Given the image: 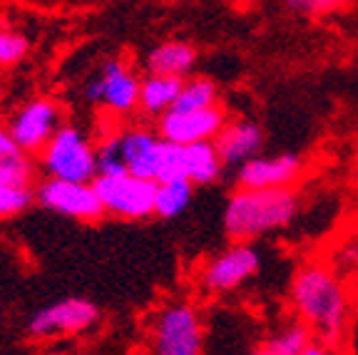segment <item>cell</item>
I'll list each match as a JSON object with an SVG mask.
<instances>
[{"instance_id": "obj_6", "label": "cell", "mask_w": 358, "mask_h": 355, "mask_svg": "<svg viewBox=\"0 0 358 355\" xmlns=\"http://www.w3.org/2000/svg\"><path fill=\"white\" fill-rule=\"evenodd\" d=\"M204 331L199 313L189 303H172L155 323V355H199Z\"/></svg>"}, {"instance_id": "obj_3", "label": "cell", "mask_w": 358, "mask_h": 355, "mask_svg": "<svg viewBox=\"0 0 358 355\" xmlns=\"http://www.w3.org/2000/svg\"><path fill=\"white\" fill-rule=\"evenodd\" d=\"M40 154L50 179L83 184H92L97 179V150L80 127L62 124Z\"/></svg>"}, {"instance_id": "obj_16", "label": "cell", "mask_w": 358, "mask_h": 355, "mask_svg": "<svg viewBox=\"0 0 358 355\" xmlns=\"http://www.w3.org/2000/svg\"><path fill=\"white\" fill-rule=\"evenodd\" d=\"M147 75H162V78L187 80L196 67L194 45L185 40H167V43L152 48L145 60Z\"/></svg>"}, {"instance_id": "obj_27", "label": "cell", "mask_w": 358, "mask_h": 355, "mask_svg": "<svg viewBox=\"0 0 358 355\" xmlns=\"http://www.w3.org/2000/svg\"><path fill=\"white\" fill-rule=\"evenodd\" d=\"M17 152H22V150H20V147H17L15 139H13L10 129L3 127V124H0V161H6L8 157L17 154Z\"/></svg>"}, {"instance_id": "obj_20", "label": "cell", "mask_w": 358, "mask_h": 355, "mask_svg": "<svg viewBox=\"0 0 358 355\" xmlns=\"http://www.w3.org/2000/svg\"><path fill=\"white\" fill-rule=\"evenodd\" d=\"M311 331L303 326L301 321L284 323L271 338H268L266 348L276 355H303L311 348Z\"/></svg>"}, {"instance_id": "obj_26", "label": "cell", "mask_w": 358, "mask_h": 355, "mask_svg": "<svg viewBox=\"0 0 358 355\" xmlns=\"http://www.w3.org/2000/svg\"><path fill=\"white\" fill-rule=\"evenodd\" d=\"M334 271H356L358 268V239H351L348 244H343L334 256Z\"/></svg>"}, {"instance_id": "obj_29", "label": "cell", "mask_w": 358, "mask_h": 355, "mask_svg": "<svg viewBox=\"0 0 358 355\" xmlns=\"http://www.w3.org/2000/svg\"><path fill=\"white\" fill-rule=\"evenodd\" d=\"M252 355H276V353H271L268 348H262V350H254Z\"/></svg>"}, {"instance_id": "obj_10", "label": "cell", "mask_w": 358, "mask_h": 355, "mask_svg": "<svg viewBox=\"0 0 358 355\" xmlns=\"http://www.w3.org/2000/svg\"><path fill=\"white\" fill-rule=\"evenodd\" d=\"M140 85L142 80H137V75L124 62L107 60L102 62L100 73L87 80L85 97L90 102L105 105L117 115H127L132 110H140Z\"/></svg>"}, {"instance_id": "obj_17", "label": "cell", "mask_w": 358, "mask_h": 355, "mask_svg": "<svg viewBox=\"0 0 358 355\" xmlns=\"http://www.w3.org/2000/svg\"><path fill=\"white\" fill-rule=\"evenodd\" d=\"M185 80L179 78H162V75H147L140 85V110L150 117H164L174 110L182 92Z\"/></svg>"}, {"instance_id": "obj_22", "label": "cell", "mask_w": 358, "mask_h": 355, "mask_svg": "<svg viewBox=\"0 0 358 355\" xmlns=\"http://www.w3.org/2000/svg\"><path fill=\"white\" fill-rule=\"evenodd\" d=\"M122 150H120V134L102 139L97 145V177H115V174H124Z\"/></svg>"}, {"instance_id": "obj_24", "label": "cell", "mask_w": 358, "mask_h": 355, "mask_svg": "<svg viewBox=\"0 0 358 355\" xmlns=\"http://www.w3.org/2000/svg\"><path fill=\"white\" fill-rule=\"evenodd\" d=\"M0 177L13 184L33 187V164L25 157V152H17V154L8 157L6 161H0Z\"/></svg>"}, {"instance_id": "obj_23", "label": "cell", "mask_w": 358, "mask_h": 355, "mask_svg": "<svg viewBox=\"0 0 358 355\" xmlns=\"http://www.w3.org/2000/svg\"><path fill=\"white\" fill-rule=\"evenodd\" d=\"M30 52V40L10 28H0V67L17 65Z\"/></svg>"}, {"instance_id": "obj_4", "label": "cell", "mask_w": 358, "mask_h": 355, "mask_svg": "<svg viewBox=\"0 0 358 355\" xmlns=\"http://www.w3.org/2000/svg\"><path fill=\"white\" fill-rule=\"evenodd\" d=\"M105 214L120 219H147L155 214L157 182L140 179L134 174H115V177H97L95 182Z\"/></svg>"}, {"instance_id": "obj_7", "label": "cell", "mask_w": 358, "mask_h": 355, "mask_svg": "<svg viewBox=\"0 0 358 355\" xmlns=\"http://www.w3.org/2000/svg\"><path fill=\"white\" fill-rule=\"evenodd\" d=\"M62 127V107L52 97H33L10 117L13 139L22 152H43Z\"/></svg>"}, {"instance_id": "obj_11", "label": "cell", "mask_w": 358, "mask_h": 355, "mask_svg": "<svg viewBox=\"0 0 358 355\" xmlns=\"http://www.w3.org/2000/svg\"><path fill=\"white\" fill-rule=\"evenodd\" d=\"M169 145V142H167ZM224 172V161L219 157L214 142L204 145H169L167 161H164V174L159 182L167 179H187L194 187H207L214 184Z\"/></svg>"}, {"instance_id": "obj_14", "label": "cell", "mask_w": 358, "mask_h": 355, "mask_svg": "<svg viewBox=\"0 0 358 355\" xmlns=\"http://www.w3.org/2000/svg\"><path fill=\"white\" fill-rule=\"evenodd\" d=\"M97 308L90 300L65 298L48 305L30 318V333L38 338H48L55 333H80L97 321Z\"/></svg>"}, {"instance_id": "obj_12", "label": "cell", "mask_w": 358, "mask_h": 355, "mask_svg": "<svg viewBox=\"0 0 358 355\" xmlns=\"http://www.w3.org/2000/svg\"><path fill=\"white\" fill-rule=\"evenodd\" d=\"M167 142L147 127H129L120 132V150H122L124 167L129 174L150 182H159L167 161Z\"/></svg>"}, {"instance_id": "obj_8", "label": "cell", "mask_w": 358, "mask_h": 355, "mask_svg": "<svg viewBox=\"0 0 358 355\" xmlns=\"http://www.w3.org/2000/svg\"><path fill=\"white\" fill-rule=\"evenodd\" d=\"M35 199L48 211H55L67 219H78V222H97L105 214L95 184L62 182V179L48 177L35 189Z\"/></svg>"}, {"instance_id": "obj_15", "label": "cell", "mask_w": 358, "mask_h": 355, "mask_svg": "<svg viewBox=\"0 0 358 355\" xmlns=\"http://www.w3.org/2000/svg\"><path fill=\"white\" fill-rule=\"evenodd\" d=\"M219 157H222L224 167H236L246 164L249 159L262 154L264 147V132L257 122L252 119H236V122H227L222 134L214 142Z\"/></svg>"}, {"instance_id": "obj_30", "label": "cell", "mask_w": 358, "mask_h": 355, "mask_svg": "<svg viewBox=\"0 0 358 355\" xmlns=\"http://www.w3.org/2000/svg\"><path fill=\"white\" fill-rule=\"evenodd\" d=\"M55 355H65V353H55Z\"/></svg>"}, {"instance_id": "obj_28", "label": "cell", "mask_w": 358, "mask_h": 355, "mask_svg": "<svg viewBox=\"0 0 358 355\" xmlns=\"http://www.w3.org/2000/svg\"><path fill=\"white\" fill-rule=\"evenodd\" d=\"M303 355H338V353H336V350L331 348V345H324V343H313L311 348H308Z\"/></svg>"}, {"instance_id": "obj_5", "label": "cell", "mask_w": 358, "mask_h": 355, "mask_svg": "<svg viewBox=\"0 0 358 355\" xmlns=\"http://www.w3.org/2000/svg\"><path fill=\"white\" fill-rule=\"evenodd\" d=\"M262 268V254L252 244L234 241L224 251H219L207 266L201 268L199 283L201 289L212 296L231 294L249 283Z\"/></svg>"}, {"instance_id": "obj_25", "label": "cell", "mask_w": 358, "mask_h": 355, "mask_svg": "<svg viewBox=\"0 0 358 355\" xmlns=\"http://www.w3.org/2000/svg\"><path fill=\"white\" fill-rule=\"evenodd\" d=\"M351 0H286V6L291 10L303 13V15H324V13H334L346 8Z\"/></svg>"}, {"instance_id": "obj_9", "label": "cell", "mask_w": 358, "mask_h": 355, "mask_svg": "<svg viewBox=\"0 0 358 355\" xmlns=\"http://www.w3.org/2000/svg\"><path fill=\"white\" fill-rule=\"evenodd\" d=\"M229 117L222 107L209 110H172L157 119V134L169 145H204L217 142Z\"/></svg>"}, {"instance_id": "obj_13", "label": "cell", "mask_w": 358, "mask_h": 355, "mask_svg": "<svg viewBox=\"0 0 358 355\" xmlns=\"http://www.w3.org/2000/svg\"><path fill=\"white\" fill-rule=\"evenodd\" d=\"M301 157L284 154H259L236 169L239 189H291L301 177Z\"/></svg>"}, {"instance_id": "obj_18", "label": "cell", "mask_w": 358, "mask_h": 355, "mask_svg": "<svg viewBox=\"0 0 358 355\" xmlns=\"http://www.w3.org/2000/svg\"><path fill=\"white\" fill-rule=\"evenodd\" d=\"M194 196V184L187 179H167L157 182V196H155V214L159 219H174L185 214L187 206L192 204Z\"/></svg>"}, {"instance_id": "obj_1", "label": "cell", "mask_w": 358, "mask_h": 355, "mask_svg": "<svg viewBox=\"0 0 358 355\" xmlns=\"http://www.w3.org/2000/svg\"><path fill=\"white\" fill-rule=\"evenodd\" d=\"M289 298L296 311V321L316 335V343L334 348L346 335L353 305L341 276L334 268L324 263L301 266L291 278Z\"/></svg>"}, {"instance_id": "obj_19", "label": "cell", "mask_w": 358, "mask_h": 355, "mask_svg": "<svg viewBox=\"0 0 358 355\" xmlns=\"http://www.w3.org/2000/svg\"><path fill=\"white\" fill-rule=\"evenodd\" d=\"M219 105V87L212 78L196 75V78H187L179 92V100L174 110H209V107Z\"/></svg>"}, {"instance_id": "obj_21", "label": "cell", "mask_w": 358, "mask_h": 355, "mask_svg": "<svg viewBox=\"0 0 358 355\" xmlns=\"http://www.w3.org/2000/svg\"><path fill=\"white\" fill-rule=\"evenodd\" d=\"M35 201V189L22 187V184H13L8 179L0 177V222L3 219L20 217L22 211L28 209Z\"/></svg>"}, {"instance_id": "obj_2", "label": "cell", "mask_w": 358, "mask_h": 355, "mask_svg": "<svg viewBox=\"0 0 358 355\" xmlns=\"http://www.w3.org/2000/svg\"><path fill=\"white\" fill-rule=\"evenodd\" d=\"M299 214V199L291 189H239L227 199L222 226L231 241H249L281 231Z\"/></svg>"}]
</instances>
